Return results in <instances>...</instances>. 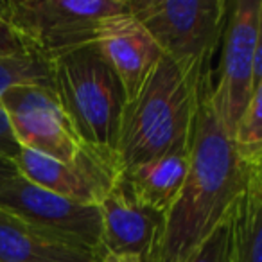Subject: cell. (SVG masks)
I'll list each match as a JSON object with an SVG mask.
<instances>
[{"instance_id": "6da1fadb", "label": "cell", "mask_w": 262, "mask_h": 262, "mask_svg": "<svg viewBox=\"0 0 262 262\" xmlns=\"http://www.w3.org/2000/svg\"><path fill=\"white\" fill-rule=\"evenodd\" d=\"M210 88L198 110L187 180L149 262H183L232 215L250 187V157L217 119Z\"/></svg>"}, {"instance_id": "7a4b0ae2", "label": "cell", "mask_w": 262, "mask_h": 262, "mask_svg": "<svg viewBox=\"0 0 262 262\" xmlns=\"http://www.w3.org/2000/svg\"><path fill=\"white\" fill-rule=\"evenodd\" d=\"M208 72L205 65H182L164 54L124 110L117 144L120 172L190 149L201 99L212 86Z\"/></svg>"}, {"instance_id": "3957f363", "label": "cell", "mask_w": 262, "mask_h": 262, "mask_svg": "<svg viewBox=\"0 0 262 262\" xmlns=\"http://www.w3.org/2000/svg\"><path fill=\"white\" fill-rule=\"evenodd\" d=\"M52 92L84 147L119 169L117 144L127 95L97 45L52 59Z\"/></svg>"}, {"instance_id": "277c9868", "label": "cell", "mask_w": 262, "mask_h": 262, "mask_svg": "<svg viewBox=\"0 0 262 262\" xmlns=\"http://www.w3.org/2000/svg\"><path fill=\"white\" fill-rule=\"evenodd\" d=\"M120 13L127 0H0V16L49 61L94 43L101 24Z\"/></svg>"}, {"instance_id": "5b68a950", "label": "cell", "mask_w": 262, "mask_h": 262, "mask_svg": "<svg viewBox=\"0 0 262 262\" xmlns=\"http://www.w3.org/2000/svg\"><path fill=\"white\" fill-rule=\"evenodd\" d=\"M225 0H127L158 47L182 65H210L228 16Z\"/></svg>"}, {"instance_id": "8992f818", "label": "cell", "mask_w": 262, "mask_h": 262, "mask_svg": "<svg viewBox=\"0 0 262 262\" xmlns=\"http://www.w3.org/2000/svg\"><path fill=\"white\" fill-rule=\"evenodd\" d=\"M262 0L230 2L223 31L219 81L210 88V104L230 135H235L253 94L255 38Z\"/></svg>"}, {"instance_id": "52a82bcc", "label": "cell", "mask_w": 262, "mask_h": 262, "mask_svg": "<svg viewBox=\"0 0 262 262\" xmlns=\"http://www.w3.org/2000/svg\"><path fill=\"white\" fill-rule=\"evenodd\" d=\"M0 108L8 115L20 147L36 151L63 164H76L86 149L52 88L16 84L2 94Z\"/></svg>"}, {"instance_id": "ba28073f", "label": "cell", "mask_w": 262, "mask_h": 262, "mask_svg": "<svg viewBox=\"0 0 262 262\" xmlns=\"http://www.w3.org/2000/svg\"><path fill=\"white\" fill-rule=\"evenodd\" d=\"M0 208L34 228L101 251V210L41 189L20 172L0 185ZM102 253V251H101Z\"/></svg>"}, {"instance_id": "9c48e42d", "label": "cell", "mask_w": 262, "mask_h": 262, "mask_svg": "<svg viewBox=\"0 0 262 262\" xmlns=\"http://www.w3.org/2000/svg\"><path fill=\"white\" fill-rule=\"evenodd\" d=\"M13 164L16 171L34 185L90 207H99L102 203L120 176L115 165L92 153L88 147L76 164H63L22 147Z\"/></svg>"}, {"instance_id": "30bf717a", "label": "cell", "mask_w": 262, "mask_h": 262, "mask_svg": "<svg viewBox=\"0 0 262 262\" xmlns=\"http://www.w3.org/2000/svg\"><path fill=\"white\" fill-rule=\"evenodd\" d=\"M99 210L102 253L151 260L164 230V214L137 203L120 180L106 194Z\"/></svg>"}, {"instance_id": "8fae6325", "label": "cell", "mask_w": 262, "mask_h": 262, "mask_svg": "<svg viewBox=\"0 0 262 262\" xmlns=\"http://www.w3.org/2000/svg\"><path fill=\"white\" fill-rule=\"evenodd\" d=\"M94 43L119 76L127 102L139 94L155 67L164 58V51L146 27L129 15V9L127 13L106 18L99 27Z\"/></svg>"}, {"instance_id": "7c38bea8", "label": "cell", "mask_w": 262, "mask_h": 262, "mask_svg": "<svg viewBox=\"0 0 262 262\" xmlns=\"http://www.w3.org/2000/svg\"><path fill=\"white\" fill-rule=\"evenodd\" d=\"M101 251L34 228L0 208V262H99Z\"/></svg>"}, {"instance_id": "4fadbf2b", "label": "cell", "mask_w": 262, "mask_h": 262, "mask_svg": "<svg viewBox=\"0 0 262 262\" xmlns=\"http://www.w3.org/2000/svg\"><path fill=\"white\" fill-rule=\"evenodd\" d=\"M190 164V149L164 155L120 172L119 180L133 200L160 214H167L183 183Z\"/></svg>"}, {"instance_id": "5bb4252c", "label": "cell", "mask_w": 262, "mask_h": 262, "mask_svg": "<svg viewBox=\"0 0 262 262\" xmlns=\"http://www.w3.org/2000/svg\"><path fill=\"white\" fill-rule=\"evenodd\" d=\"M233 262H262V203L246 192L232 212Z\"/></svg>"}, {"instance_id": "9a60e30c", "label": "cell", "mask_w": 262, "mask_h": 262, "mask_svg": "<svg viewBox=\"0 0 262 262\" xmlns=\"http://www.w3.org/2000/svg\"><path fill=\"white\" fill-rule=\"evenodd\" d=\"M16 84H40L52 88V61L29 52L20 58H0V97Z\"/></svg>"}, {"instance_id": "2e32d148", "label": "cell", "mask_w": 262, "mask_h": 262, "mask_svg": "<svg viewBox=\"0 0 262 262\" xmlns=\"http://www.w3.org/2000/svg\"><path fill=\"white\" fill-rule=\"evenodd\" d=\"M233 140L246 155H253L262 149V83L253 88Z\"/></svg>"}, {"instance_id": "e0dca14e", "label": "cell", "mask_w": 262, "mask_h": 262, "mask_svg": "<svg viewBox=\"0 0 262 262\" xmlns=\"http://www.w3.org/2000/svg\"><path fill=\"white\" fill-rule=\"evenodd\" d=\"M183 262H233L232 215L215 228Z\"/></svg>"}, {"instance_id": "ac0fdd59", "label": "cell", "mask_w": 262, "mask_h": 262, "mask_svg": "<svg viewBox=\"0 0 262 262\" xmlns=\"http://www.w3.org/2000/svg\"><path fill=\"white\" fill-rule=\"evenodd\" d=\"M29 52L15 29L0 16V58H20Z\"/></svg>"}, {"instance_id": "d6986e66", "label": "cell", "mask_w": 262, "mask_h": 262, "mask_svg": "<svg viewBox=\"0 0 262 262\" xmlns=\"http://www.w3.org/2000/svg\"><path fill=\"white\" fill-rule=\"evenodd\" d=\"M20 144L16 142L15 135H13L11 126H9L8 115L2 108H0V158L6 160H15L20 153Z\"/></svg>"}, {"instance_id": "ffe728a7", "label": "cell", "mask_w": 262, "mask_h": 262, "mask_svg": "<svg viewBox=\"0 0 262 262\" xmlns=\"http://www.w3.org/2000/svg\"><path fill=\"white\" fill-rule=\"evenodd\" d=\"M248 157H250V169H251L248 192L262 203V149H258L253 155H248Z\"/></svg>"}, {"instance_id": "44dd1931", "label": "cell", "mask_w": 262, "mask_h": 262, "mask_svg": "<svg viewBox=\"0 0 262 262\" xmlns=\"http://www.w3.org/2000/svg\"><path fill=\"white\" fill-rule=\"evenodd\" d=\"M262 83V4L258 11L257 38H255V67H253V88Z\"/></svg>"}, {"instance_id": "7402d4cb", "label": "cell", "mask_w": 262, "mask_h": 262, "mask_svg": "<svg viewBox=\"0 0 262 262\" xmlns=\"http://www.w3.org/2000/svg\"><path fill=\"white\" fill-rule=\"evenodd\" d=\"M16 167L15 164H13L11 160H6V158H0V185L6 182V180H9L11 176L16 174Z\"/></svg>"}, {"instance_id": "603a6c76", "label": "cell", "mask_w": 262, "mask_h": 262, "mask_svg": "<svg viewBox=\"0 0 262 262\" xmlns=\"http://www.w3.org/2000/svg\"><path fill=\"white\" fill-rule=\"evenodd\" d=\"M101 262H147L137 257H119V255L101 253Z\"/></svg>"}, {"instance_id": "cb8c5ba5", "label": "cell", "mask_w": 262, "mask_h": 262, "mask_svg": "<svg viewBox=\"0 0 262 262\" xmlns=\"http://www.w3.org/2000/svg\"><path fill=\"white\" fill-rule=\"evenodd\" d=\"M99 262H101V258H99Z\"/></svg>"}]
</instances>
